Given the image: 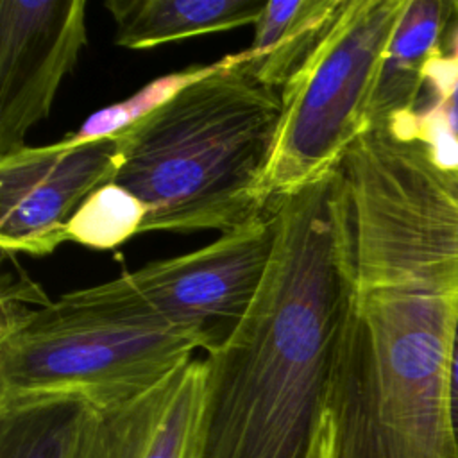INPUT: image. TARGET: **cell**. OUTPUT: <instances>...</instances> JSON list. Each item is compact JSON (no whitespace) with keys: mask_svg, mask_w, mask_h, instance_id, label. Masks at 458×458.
I'll return each instance as SVG.
<instances>
[{"mask_svg":"<svg viewBox=\"0 0 458 458\" xmlns=\"http://www.w3.org/2000/svg\"><path fill=\"white\" fill-rule=\"evenodd\" d=\"M338 233L344 295L326 399L331 458H458L449 397L458 290Z\"/></svg>","mask_w":458,"mask_h":458,"instance_id":"cell-1","label":"cell"},{"mask_svg":"<svg viewBox=\"0 0 458 458\" xmlns=\"http://www.w3.org/2000/svg\"><path fill=\"white\" fill-rule=\"evenodd\" d=\"M408 0H345L322 43L281 93V118L261 193H293L336 170L370 129L383 55Z\"/></svg>","mask_w":458,"mask_h":458,"instance_id":"cell-4","label":"cell"},{"mask_svg":"<svg viewBox=\"0 0 458 458\" xmlns=\"http://www.w3.org/2000/svg\"><path fill=\"white\" fill-rule=\"evenodd\" d=\"M345 0H267L240 66L258 82L283 89L338 20Z\"/></svg>","mask_w":458,"mask_h":458,"instance_id":"cell-10","label":"cell"},{"mask_svg":"<svg viewBox=\"0 0 458 458\" xmlns=\"http://www.w3.org/2000/svg\"><path fill=\"white\" fill-rule=\"evenodd\" d=\"M0 404L79 397L122 406L191 360L197 342L98 284L27 308L0 297Z\"/></svg>","mask_w":458,"mask_h":458,"instance_id":"cell-3","label":"cell"},{"mask_svg":"<svg viewBox=\"0 0 458 458\" xmlns=\"http://www.w3.org/2000/svg\"><path fill=\"white\" fill-rule=\"evenodd\" d=\"M204 379V360L191 358L140 397L95 410L75 458H193Z\"/></svg>","mask_w":458,"mask_h":458,"instance_id":"cell-8","label":"cell"},{"mask_svg":"<svg viewBox=\"0 0 458 458\" xmlns=\"http://www.w3.org/2000/svg\"><path fill=\"white\" fill-rule=\"evenodd\" d=\"M95 410L79 397L0 404V458H75Z\"/></svg>","mask_w":458,"mask_h":458,"instance_id":"cell-12","label":"cell"},{"mask_svg":"<svg viewBox=\"0 0 458 458\" xmlns=\"http://www.w3.org/2000/svg\"><path fill=\"white\" fill-rule=\"evenodd\" d=\"M120 136L25 147L0 157V247L47 256L63 242L86 199L118 166Z\"/></svg>","mask_w":458,"mask_h":458,"instance_id":"cell-6","label":"cell"},{"mask_svg":"<svg viewBox=\"0 0 458 458\" xmlns=\"http://www.w3.org/2000/svg\"><path fill=\"white\" fill-rule=\"evenodd\" d=\"M326 458H331V454H329V449H327V454H326Z\"/></svg>","mask_w":458,"mask_h":458,"instance_id":"cell-17","label":"cell"},{"mask_svg":"<svg viewBox=\"0 0 458 458\" xmlns=\"http://www.w3.org/2000/svg\"><path fill=\"white\" fill-rule=\"evenodd\" d=\"M220 61L211 64H197L190 66L181 72H172L168 75H163L147 86H143L140 91H136L132 97L107 106L97 113H93L73 134H68L63 138L66 143H84L98 138H109L118 136L129 127H132L136 122L166 104L172 97H175L184 88L191 86L193 82L204 79L206 75L218 70Z\"/></svg>","mask_w":458,"mask_h":458,"instance_id":"cell-13","label":"cell"},{"mask_svg":"<svg viewBox=\"0 0 458 458\" xmlns=\"http://www.w3.org/2000/svg\"><path fill=\"white\" fill-rule=\"evenodd\" d=\"M281 93L240 66V52L120 136L109 184L141 215L140 233H227L263 215L261 186Z\"/></svg>","mask_w":458,"mask_h":458,"instance_id":"cell-2","label":"cell"},{"mask_svg":"<svg viewBox=\"0 0 458 458\" xmlns=\"http://www.w3.org/2000/svg\"><path fill=\"white\" fill-rule=\"evenodd\" d=\"M454 2L408 0L383 55L370 106V127L417 109L429 63L445 52Z\"/></svg>","mask_w":458,"mask_h":458,"instance_id":"cell-9","label":"cell"},{"mask_svg":"<svg viewBox=\"0 0 458 458\" xmlns=\"http://www.w3.org/2000/svg\"><path fill=\"white\" fill-rule=\"evenodd\" d=\"M86 43L84 0H0V157L27 147Z\"/></svg>","mask_w":458,"mask_h":458,"instance_id":"cell-7","label":"cell"},{"mask_svg":"<svg viewBox=\"0 0 458 458\" xmlns=\"http://www.w3.org/2000/svg\"><path fill=\"white\" fill-rule=\"evenodd\" d=\"M449 397H451V413L453 424L458 437V317L454 324L453 342H451V360H449Z\"/></svg>","mask_w":458,"mask_h":458,"instance_id":"cell-15","label":"cell"},{"mask_svg":"<svg viewBox=\"0 0 458 458\" xmlns=\"http://www.w3.org/2000/svg\"><path fill=\"white\" fill-rule=\"evenodd\" d=\"M274 245L276 218L268 206L263 215L222 233L206 247L150 261L100 286L211 352L233 336L249 311Z\"/></svg>","mask_w":458,"mask_h":458,"instance_id":"cell-5","label":"cell"},{"mask_svg":"<svg viewBox=\"0 0 458 458\" xmlns=\"http://www.w3.org/2000/svg\"><path fill=\"white\" fill-rule=\"evenodd\" d=\"M449 43L445 47V54L458 61V2H454V13L449 23Z\"/></svg>","mask_w":458,"mask_h":458,"instance_id":"cell-16","label":"cell"},{"mask_svg":"<svg viewBox=\"0 0 458 458\" xmlns=\"http://www.w3.org/2000/svg\"><path fill=\"white\" fill-rule=\"evenodd\" d=\"M267 0H107L114 45L143 50L254 25Z\"/></svg>","mask_w":458,"mask_h":458,"instance_id":"cell-11","label":"cell"},{"mask_svg":"<svg viewBox=\"0 0 458 458\" xmlns=\"http://www.w3.org/2000/svg\"><path fill=\"white\" fill-rule=\"evenodd\" d=\"M422 109H433L442 118L447 131L458 140V84L445 98L428 102Z\"/></svg>","mask_w":458,"mask_h":458,"instance_id":"cell-14","label":"cell"}]
</instances>
